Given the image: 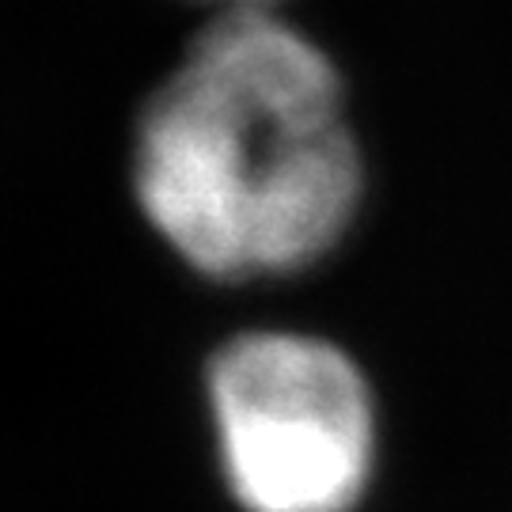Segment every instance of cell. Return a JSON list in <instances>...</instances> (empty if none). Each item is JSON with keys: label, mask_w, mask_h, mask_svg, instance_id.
Listing matches in <instances>:
<instances>
[{"label": "cell", "mask_w": 512, "mask_h": 512, "mask_svg": "<svg viewBox=\"0 0 512 512\" xmlns=\"http://www.w3.org/2000/svg\"><path fill=\"white\" fill-rule=\"evenodd\" d=\"M133 186L198 274L315 266L365 198L334 61L274 8L213 16L137 118Z\"/></svg>", "instance_id": "obj_1"}, {"label": "cell", "mask_w": 512, "mask_h": 512, "mask_svg": "<svg viewBox=\"0 0 512 512\" xmlns=\"http://www.w3.org/2000/svg\"><path fill=\"white\" fill-rule=\"evenodd\" d=\"M220 459L247 512H349L376 463L361 368L330 342L285 330L232 338L209 365Z\"/></svg>", "instance_id": "obj_2"}, {"label": "cell", "mask_w": 512, "mask_h": 512, "mask_svg": "<svg viewBox=\"0 0 512 512\" xmlns=\"http://www.w3.org/2000/svg\"><path fill=\"white\" fill-rule=\"evenodd\" d=\"M213 4L217 12H236V8H274L277 0H205Z\"/></svg>", "instance_id": "obj_3"}]
</instances>
